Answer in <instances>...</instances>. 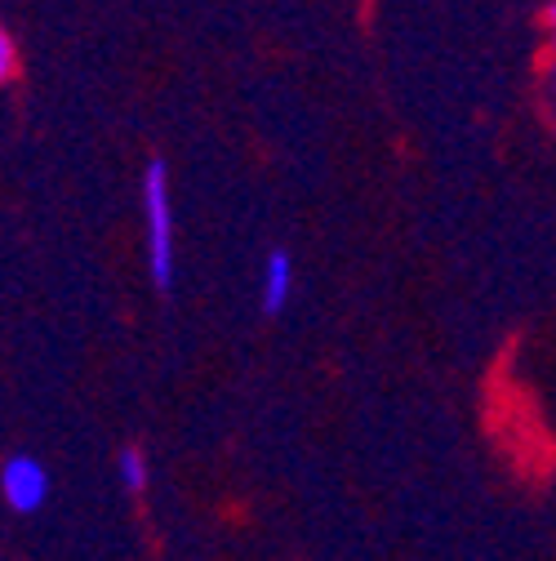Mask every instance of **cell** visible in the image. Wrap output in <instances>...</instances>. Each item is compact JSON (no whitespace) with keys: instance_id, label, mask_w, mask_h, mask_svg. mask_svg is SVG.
<instances>
[{"instance_id":"cell-2","label":"cell","mask_w":556,"mask_h":561,"mask_svg":"<svg viewBox=\"0 0 556 561\" xmlns=\"http://www.w3.org/2000/svg\"><path fill=\"white\" fill-rule=\"evenodd\" d=\"M49 490H54V477L36 455H10L0 463V500H5L19 517L40 513L49 504Z\"/></svg>"},{"instance_id":"cell-5","label":"cell","mask_w":556,"mask_h":561,"mask_svg":"<svg viewBox=\"0 0 556 561\" xmlns=\"http://www.w3.org/2000/svg\"><path fill=\"white\" fill-rule=\"evenodd\" d=\"M14 67H19V49H14L10 32L0 27V81H10V77H14Z\"/></svg>"},{"instance_id":"cell-1","label":"cell","mask_w":556,"mask_h":561,"mask_svg":"<svg viewBox=\"0 0 556 561\" xmlns=\"http://www.w3.org/2000/svg\"><path fill=\"white\" fill-rule=\"evenodd\" d=\"M143 215H148V272L152 286H174V205H170V170L165 161H148L143 170Z\"/></svg>"},{"instance_id":"cell-3","label":"cell","mask_w":556,"mask_h":561,"mask_svg":"<svg viewBox=\"0 0 556 561\" xmlns=\"http://www.w3.org/2000/svg\"><path fill=\"white\" fill-rule=\"evenodd\" d=\"M290 290H294V259L286 250H271L267 254V267H263V312L267 317L286 312Z\"/></svg>"},{"instance_id":"cell-4","label":"cell","mask_w":556,"mask_h":561,"mask_svg":"<svg viewBox=\"0 0 556 561\" xmlns=\"http://www.w3.org/2000/svg\"><path fill=\"white\" fill-rule=\"evenodd\" d=\"M116 477H120V485L129 490L134 500H143V495H148V481H152L148 450H143V446H120V455H116Z\"/></svg>"}]
</instances>
